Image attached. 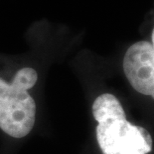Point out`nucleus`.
Returning a JSON list of instances; mask_svg holds the SVG:
<instances>
[{"instance_id":"1","label":"nucleus","mask_w":154,"mask_h":154,"mask_svg":"<svg viewBox=\"0 0 154 154\" xmlns=\"http://www.w3.org/2000/svg\"><path fill=\"white\" fill-rule=\"evenodd\" d=\"M38 80L31 67L19 70L11 83L0 78V128L15 138L30 133L36 119V103L28 90Z\"/></svg>"},{"instance_id":"2","label":"nucleus","mask_w":154,"mask_h":154,"mask_svg":"<svg viewBox=\"0 0 154 154\" xmlns=\"http://www.w3.org/2000/svg\"><path fill=\"white\" fill-rule=\"evenodd\" d=\"M97 140L103 154H148L152 138L145 128L133 125L126 118L99 122Z\"/></svg>"},{"instance_id":"3","label":"nucleus","mask_w":154,"mask_h":154,"mask_svg":"<svg viewBox=\"0 0 154 154\" xmlns=\"http://www.w3.org/2000/svg\"><path fill=\"white\" fill-rule=\"evenodd\" d=\"M123 70L137 92L154 99V50L150 42H136L127 49L123 58Z\"/></svg>"},{"instance_id":"4","label":"nucleus","mask_w":154,"mask_h":154,"mask_svg":"<svg viewBox=\"0 0 154 154\" xmlns=\"http://www.w3.org/2000/svg\"><path fill=\"white\" fill-rule=\"evenodd\" d=\"M93 114L97 122L111 118H126L119 99L112 94L100 95L93 104Z\"/></svg>"},{"instance_id":"5","label":"nucleus","mask_w":154,"mask_h":154,"mask_svg":"<svg viewBox=\"0 0 154 154\" xmlns=\"http://www.w3.org/2000/svg\"><path fill=\"white\" fill-rule=\"evenodd\" d=\"M152 46H153V50H154V29L152 31Z\"/></svg>"}]
</instances>
